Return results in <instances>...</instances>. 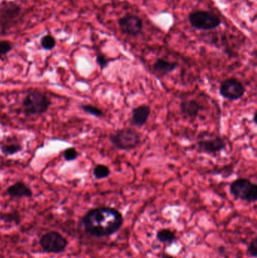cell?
<instances>
[{
	"mask_svg": "<svg viewBox=\"0 0 257 258\" xmlns=\"http://www.w3.org/2000/svg\"><path fill=\"white\" fill-rule=\"evenodd\" d=\"M247 254L249 257L256 258L257 257V237L256 236L250 241L247 246Z\"/></svg>",
	"mask_w": 257,
	"mask_h": 258,
	"instance_id": "obj_22",
	"label": "cell"
},
{
	"mask_svg": "<svg viewBox=\"0 0 257 258\" xmlns=\"http://www.w3.org/2000/svg\"><path fill=\"white\" fill-rule=\"evenodd\" d=\"M41 45L45 50H52L56 45L55 39L51 35H45L41 39Z\"/></svg>",
	"mask_w": 257,
	"mask_h": 258,
	"instance_id": "obj_20",
	"label": "cell"
},
{
	"mask_svg": "<svg viewBox=\"0 0 257 258\" xmlns=\"http://www.w3.org/2000/svg\"><path fill=\"white\" fill-rule=\"evenodd\" d=\"M179 64L175 61H170L165 58L156 59L152 63V71L158 78H164L178 69Z\"/></svg>",
	"mask_w": 257,
	"mask_h": 258,
	"instance_id": "obj_12",
	"label": "cell"
},
{
	"mask_svg": "<svg viewBox=\"0 0 257 258\" xmlns=\"http://www.w3.org/2000/svg\"><path fill=\"white\" fill-rule=\"evenodd\" d=\"M39 245L45 253L58 254L67 248L68 240L61 233L53 230L41 236Z\"/></svg>",
	"mask_w": 257,
	"mask_h": 258,
	"instance_id": "obj_7",
	"label": "cell"
},
{
	"mask_svg": "<svg viewBox=\"0 0 257 258\" xmlns=\"http://www.w3.org/2000/svg\"><path fill=\"white\" fill-rule=\"evenodd\" d=\"M245 86L237 78H228L223 80L219 88L220 96L230 101H237L245 95Z\"/></svg>",
	"mask_w": 257,
	"mask_h": 258,
	"instance_id": "obj_8",
	"label": "cell"
},
{
	"mask_svg": "<svg viewBox=\"0 0 257 258\" xmlns=\"http://www.w3.org/2000/svg\"><path fill=\"white\" fill-rule=\"evenodd\" d=\"M7 194L12 198H30L33 196V192L25 183L20 181L9 186L7 189Z\"/></svg>",
	"mask_w": 257,
	"mask_h": 258,
	"instance_id": "obj_14",
	"label": "cell"
},
{
	"mask_svg": "<svg viewBox=\"0 0 257 258\" xmlns=\"http://www.w3.org/2000/svg\"><path fill=\"white\" fill-rule=\"evenodd\" d=\"M196 148L199 153L216 156L226 148L224 138L211 132H202L198 137Z\"/></svg>",
	"mask_w": 257,
	"mask_h": 258,
	"instance_id": "obj_4",
	"label": "cell"
},
{
	"mask_svg": "<svg viewBox=\"0 0 257 258\" xmlns=\"http://www.w3.org/2000/svg\"><path fill=\"white\" fill-rule=\"evenodd\" d=\"M116 59H118V57H116V58H109V57L104 55L102 53H98L96 56L97 63L101 68V71H104V69H106L110 64V62L116 60Z\"/></svg>",
	"mask_w": 257,
	"mask_h": 258,
	"instance_id": "obj_21",
	"label": "cell"
},
{
	"mask_svg": "<svg viewBox=\"0 0 257 258\" xmlns=\"http://www.w3.org/2000/svg\"><path fill=\"white\" fill-rule=\"evenodd\" d=\"M0 221L6 224H14L19 225L22 221L21 214L17 211L10 212H3L0 213Z\"/></svg>",
	"mask_w": 257,
	"mask_h": 258,
	"instance_id": "obj_16",
	"label": "cell"
},
{
	"mask_svg": "<svg viewBox=\"0 0 257 258\" xmlns=\"http://www.w3.org/2000/svg\"><path fill=\"white\" fill-rule=\"evenodd\" d=\"M188 21L193 28L199 30H215L222 24L220 18L213 12L206 10H196L190 12Z\"/></svg>",
	"mask_w": 257,
	"mask_h": 258,
	"instance_id": "obj_5",
	"label": "cell"
},
{
	"mask_svg": "<svg viewBox=\"0 0 257 258\" xmlns=\"http://www.w3.org/2000/svg\"><path fill=\"white\" fill-rule=\"evenodd\" d=\"M156 239L160 243L170 245L175 243L178 238L175 230L170 228H161L157 231Z\"/></svg>",
	"mask_w": 257,
	"mask_h": 258,
	"instance_id": "obj_15",
	"label": "cell"
},
{
	"mask_svg": "<svg viewBox=\"0 0 257 258\" xmlns=\"http://www.w3.org/2000/svg\"><path fill=\"white\" fill-rule=\"evenodd\" d=\"M13 48L12 43L9 41L1 40L0 41V57L6 55L8 53L10 52Z\"/></svg>",
	"mask_w": 257,
	"mask_h": 258,
	"instance_id": "obj_23",
	"label": "cell"
},
{
	"mask_svg": "<svg viewBox=\"0 0 257 258\" xmlns=\"http://www.w3.org/2000/svg\"><path fill=\"white\" fill-rule=\"evenodd\" d=\"M51 104V100L45 93L32 91L23 99L21 110L27 116H39L48 110Z\"/></svg>",
	"mask_w": 257,
	"mask_h": 258,
	"instance_id": "obj_3",
	"label": "cell"
},
{
	"mask_svg": "<svg viewBox=\"0 0 257 258\" xmlns=\"http://www.w3.org/2000/svg\"><path fill=\"white\" fill-rule=\"evenodd\" d=\"M93 174L98 180H103L107 178L111 174V170L107 165L104 164H98L94 168Z\"/></svg>",
	"mask_w": 257,
	"mask_h": 258,
	"instance_id": "obj_17",
	"label": "cell"
},
{
	"mask_svg": "<svg viewBox=\"0 0 257 258\" xmlns=\"http://www.w3.org/2000/svg\"><path fill=\"white\" fill-rule=\"evenodd\" d=\"M21 15V7L14 2L4 1L0 4V26L8 30L16 24Z\"/></svg>",
	"mask_w": 257,
	"mask_h": 258,
	"instance_id": "obj_9",
	"label": "cell"
},
{
	"mask_svg": "<svg viewBox=\"0 0 257 258\" xmlns=\"http://www.w3.org/2000/svg\"><path fill=\"white\" fill-rule=\"evenodd\" d=\"M150 106L141 104L134 107L131 111V124L137 128H142L147 123L151 115Z\"/></svg>",
	"mask_w": 257,
	"mask_h": 258,
	"instance_id": "obj_13",
	"label": "cell"
},
{
	"mask_svg": "<svg viewBox=\"0 0 257 258\" xmlns=\"http://www.w3.org/2000/svg\"><path fill=\"white\" fill-rule=\"evenodd\" d=\"M229 192L235 200L248 203L257 200V186L247 178H238L231 183Z\"/></svg>",
	"mask_w": 257,
	"mask_h": 258,
	"instance_id": "obj_6",
	"label": "cell"
},
{
	"mask_svg": "<svg viewBox=\"0 0 257 258\" xmlns=\"http://www.w3.org/2000/svg\"><path fill=\"white\" fill-rule=\"evenodd\" d=\"M22 150V146L18 143H10L6 144L1 147V151L3 154L7 156L16 154Z\"/></svg>",
	"mask_w": 257,
	"mask_h": 258,
	"instance_id": "obj_18",
	"label": "cell"
},
{
	"mask_svg": "<svg viewBox=\"0 0 257 258\" xmlns=\"http://www.w3.org/2000/svg\"><path fill=\"white\" fill-rule=\"evenodd\" d=\"M81 109L84 110L85 113L95 116V117L102 118L104 116V111L95 106L91 105V104H84L81 106Z\"/></svg>",
	"mask_w": 257,
	"mask_h": 258,
	"instance_id": "obj_19",
	"label": "cell"
},
{
	"mask_svg": "<svg viewBox=\"0 0 257 258\" xmlns=\"http://www.w3.org/2000/svg\"><path fill=\"white\" fill-rule=\"evenodd\" d=\"M180 110L184 119L194 122L204 110V107L197 100L184 98L180 104Z\"/></svg>",
	"mask_w": 257,
	"mask_h": 258,
	"instance_id": "obj_11",
	"label": "cell"
},
{
	"mask_svg": "<svg viewBox=\"0 0 257 258\" xmlns=\"http://www.w3.org/2000/svg\"><path fill=\"white\" fill-rule=\"evenodd\" d=\"M78 156V151H77L76 149L74 148V147L66 149V150L63 152V157H64L65 160L66 161L75 160V159H77Z\"/></svg>",
	"mask_w": 257,
	"mask_h": 258,
	"instance_id": "obj_24",
	"label": "cell"
},
{
	"mask_svg": "<svg viewBox=\"0 0 257 258\" xmlns=\"http://www.w3.org/2000/svg\"><path fill=\"white\" fill-rule=\"evenodd\" d=\"M161 258H177L175 257V256L172 255V254H168V253L161 252Z\"/></svg>",
	"mask_w": 257,
	"mask_h": 258,
	"instance_id": "obj_25",
	"label": "cell"
},
{
	"mask_svg": "<svg viewBox=\"0 0 257 258\" xmlns=\"http://www.w3.org/2000/svg\"><path fill=\"white\" fill-rule=\"evenodd\" d=\"M81 222L84 232L92 237H110L122 228L124 216L115 208L101 206L88 211Z\"/></svg>",
	"mask_w": 257,
	"mask_h": 258,
	"instance_id": "obj_1",
	"label": "cell"
},
{
	"mask_svg": "<svg viewBox=\"0 0 257 258\" xmlns=\"http://www.w3.org/2000/svg\"><path fill=\"white\" fill-rule=\"evenodd\" d=\"M118 25L124 35L137 36L143 28V20L136 15L126 14L118 20Z\"/></svg>",
	"mask_w": 257,
	"mask_h": 258,
	"instance_id": "obj_10",
	"label": "cell"
},
{
	"mask_svg": "<svg viewBox=\"0 0 257 258\" xmlns=\"http://www.w3.org/2000/svg\"><path fill=\"white\" fill-rule=\"evenodd\" d=\"M109 140L117 150L131 151L141 144L142 135L135 129L125 127L110 134Z\"/></svg>",
	"mask_w": 257,
	"mask_h": 258,
	"instance_id": "obj_2",
	"label": "cell"
}]
</instances>
